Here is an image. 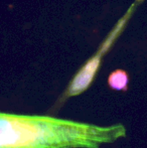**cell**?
<instances>
[{
    "label": "cell",
    "instance_id": "6da1fadb",
    "mask_svg": "<svg viewBox=\"0 0 147 148\" xmlns=\"http://www.w3.org/2000/svg\"><path fill=\"white\" fill-rule=\"evenodd\" d=\"M126 136L122 124L98 126L0 112V148H100Z\"/></svg>",
    "mask_w": 147,
    "mask_h": 148
},
{
    "label": "cell",
    "instance_id": "7a4b0ae2",
    "mask_svg": "<svg viewBox=\"0 0 147 148\" xmlns=\"http://www.w3.org/2000/svg\"><path fill=\"white\" fill-rule=\"evenodd\" d=\"M101 64V53H98L92 59H90L81 70L76 74L72 80L69 88L65 94V98L79 96L85 92L94 81V78L98 72Z\"/></svg>",
    "mask_w": 147,
    "mask_h": 148
},
{
    "label": "cell",
    "instance_id": "3957f363",
    "mask_svg": "<svg viewBox=\"0 0 147 148\" xmlns=\"http://www.w3.org/2000/svg\"><path fill=\"white\" fill-rule=\"evenodd\" d=\"M129 82L127 73L123 70H116L111 73L108 78V85L116 91H126Z\"/></svg>",
    "mask_w": 147,
    "mask_h": 148
},
{
    "label": "cell",
    "instance_id": "277c9868",
    "mask_svg": "<svg viewBox=\"0 0 147 148\" xmlns=\"http://www.w3.org/2000/svg\"><path fill=\"white\" fill-rule=\"evenodd\" d=\"M125 22H126V18H123V19L120 20L119 23L116 25V27L114 28L113 31L111 32V34L108 36V38H107L106 40H105V42L103 43L102 47H101V51L99 53L102 55V53H106L107 51H109V49L111 47V45H113V42L115 41V38L119 35V33L121 32V30H122V28H123Z\"/></svg>",
    "mask_w": 147,
    "mask_h": 148
}]
</instances>
